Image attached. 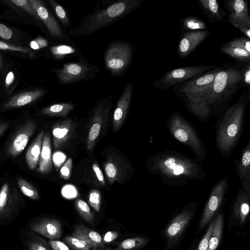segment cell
Masks as SVG:
<instances>
[{
	"label": "cell",
	"mask_w": 250,
	"mask_h": 250,
	"mask_svg": "<svg viewBox=\"0 0 250 250\" xmlns=\"http://www.w3.org/2000/svg\"><path fill=\"white\" fill-rule=\"evenodd\" d=\"M198 162L176 151L166 150L149 158L146 166L150 173L158 176L164 182L179 187L205 179L206 172Z\"/></svg>",
	"instance_id": "6da1fadb"
},
{
	"label": "cell",
	"mask_w": 250,
	"mask_h": 250,
	"mask_svg": "<svg viewBox=\"0 0 250 250\" xmlns=\"http://www.w3.org/2000/svg\"><path fill=\"white\" fill-rule=\"evenodd\" d=\"M249 91L227 107L218 118L215 144L223 156H229L239 143L243 131L246 106L250 101Z\"/></svg>",
	"instance_id": "7a4b0ae2"
},
{
	"label": "cell",
	"mask_w": 250,
	"mask_h": 250,
	"mask_svg": "<svg viewBox=\"0 0 250 250\" xmlns=\"http://www.w3.org/2000/svg\"><path fill=\"white\" fill-rule=\"evenodd\" d=\"M143 0H118L106 4H98L92 12L85 17L77 27L69 29L73 37L86 36L106 27L139 8Z\"/></svg>",
	"instance_id": "3957f363"
},
{
	"label": "cell",
	"mask_w": 250,
	"mask_h": 250,
	"mask_svg": "<svg viewBox=\"0 0 250 250\" xmlns=\"http://www.w3.org/2000/svg\"><path fill=\"white\" fill-rule=\"evenodd\" d=\"M243 85L242 71L233 67L221 68L204 98L210 108L212 116L224 111L236 91Z\"/></svg>",
	"instance_id": "277c9868"
},
{
	"label": "cell",
	"mask_w": 250,
	"mask_h": 250,
	"mask_svg": "<svg viewBox=\"0 0 250 250\" xmlns=\"http://www.w3.org/2000/svg\"><path fill=\"white\" fill-rule=\"evenodd\" d=\"M166 126L173 137L193 153L200 162L205 160V146L192 125L180 113L173 112L168 117Z\"/></svg>",
	"instance_id": "5b68a950"
},
{
	"label": "cell",
	"mask_w": 250,
	"mask_h": 250,
	"mask_svg": "<svg viewBox=\"0 0 250 250\" xmlns=\"http://www.w3.org/2000/svg\"><path fill=\"white\" fill-rule=\"evenodd\" d=\"M133 54L134 48L130 42L123 40L111 42L103 54L106 70L113 77L124 75L132 62Z\"/></svg>",
	"instance_id": "8992f818"
},
{
	"label": "cell",
	"mask_w": 250,
	"mask_h": 250,
	"mask_svg": "<svg viewBox=\"0 0 250 250\" xmlns=\"http://www.w3.org/2000/svg\"><path fill=\"white\" fill-rule=\"evenodd\" d=\"M50 71L55 74L60 84L66 85L92 79L99 73L100 69L83 56L76 61L66 62L61 68Z\"/></svg>",
	"instance_id": "52a82bcc"
},
{
	"label": "cell",
	"mask_w": 250,
	"mask_h": 250,
	"mask_svg": "<svg viewBox=\"0 0 250 250\" xmlns=\"http://www.w3.org/2000/svg\"><path fill=\"white\" fill-rule=\"evenodd\" d=\"M222 68H216L173 86L175 94L184 102L205 101L215 77Z\"/></svg>",
	"instance_id": "ba28073f"
},
{
	"label": "cell",
	"mask_w": 250,
	"mask_h": 250,
	"mask_svg": "<svg viewBox=\"0 0 250 250\" xmlns=\"http://www.w3.org/2000/svg\"><path fill=\"white\" fill-rule=\"evenodd\" d=\"M112 103V94H110L101 98L92 109L86 138V148L90 152L94 148L101 132L107 121Z\"/></svg>",
	"instance_id": "9c48e42d"
},
{
	"label": "cell",
	"mask_w": 250,
	"mask_h": 250,
	"mask_svg": "<svg viewBox=\"0 0 250 250\" xmlns=\"http://www.w3.org/2000/svg\"><path fill=\"white\" fill-rule=\"evenodd\" d=\"M217 67L200 65L183 66L167 71L152 84L156 89L164 90L210 71Z\"/></svg>",
	"instance_id": "30bf717a"
},
{
	"label": "cell",
	"mask_w": 250,
	"mask_h": 250,
	"mask_svg": "<svg viewBox=\"0 0 250 250\" xmlns=\"http://www.w3.org/2000/svg\"><path fill=\"white\" fill-rule=\"evenodd\" d=\"M29 1L36 12L41 23H43L49 35L57 43L73 42L42 0H29Z\"/></svg>",
	"instance_id": "8fae6325"
},
{
	"label": "cell",
	"mask_w": 250,
	"mask_h": 250,
	"mask_svg": "<svg viewBox=\"0 0 250 250\" xmlns=\"http://www.w3.org/2000/svg\"><path fill=\"white\" fill-rule=\"evenodd\" d=\"M228 176L222 178L213 187L205 206L199 228H204L212 218L220 207L225 195L229 189Z\"/></svg>",
	"instance_id": "7c38bea8"
},
{
	"label": "cell",
	"mask_w": 250,
	"mask_h": 250,
	"mask_svg": "<svg viewBox=\"0 0 250 250\" xmlns=\"http://www.w3.org/2000/svg\"><path fill=\"white\" fill-rule=\"evenodd\" d=\"M37 128L36 123L32 120L26 121L14 133L7 146L8 156L15 157L19 155L26 146L29 139Z\"/></svg>",
	"instance_id": "4fadbf2b"
},
{
	"label": "cell",
	"mask_w": 250,
	"mask_h": 250,
	"mask_svg": "<svg viewBox=\"0 0 250 250\" xmlns=\"http://www.w3.org/2000/svg\"><path fill=\"white\" fill-rule=\"evenodd\" d=\"M106 177L110 185L122 182L131 170L128 164L116 153L109 154L103 165Z\"/></svg>",
	"instance_id": "5bb4252c"
},
{
	"label": "cell",
	"mask_w": 250,
	"mask_h": 250,
	"mask_svg": "<svg viewBox=\"0 0 250 250\" xmlns=\"http://www.w3.org/2000/svg\"><path fill=\"white\" fill-rule=\"evenodd\" d=\"M77 122L72 118H66L55 124L52 128L54 149L64 148L75 135Z\"/></svg>",
	"instance_id": "9a60e30c"
},
{
	"label": "cell",
	"mask_w": 250,
	"mask_h": 250,
	"mask_svg": "<svg viewBox=\"0 0 250 250\" xmlns=\"http://www.w3.org/2000/svg\"><path fill=\"white\" fill-rule=\"evenodd\" d=\"M228 21L236 28L242 25L250 26L248 2L244 0H228L224 2Z\"/></svg>",
	"instance_id": "2e32d148"
},
{
	"label": "cell",
	"mask_w": 250,
	"mask_h": 250,
	"mask_svg": "<svg viewBox=\"0 0 250 250\" xmlns=\"http://www.w3.org/2000/svg\"><path fill=\"white\" fill-rule=\"evenodd\" d=\"M133 85L128 83L118 99L113 115L112 128L114 133L121 127L125 121L131 102Z\"/></svg>",
	"instance_id": "e0dca14e"
},
{
	"label": "cell",
	"mask_w": 250,
	"mask_h": 250,
	"mask_svg": "<svg viewBox=\"0 0 250 250\" xmlns=\"http://www.w3.org/2000/svg\"><path fill=\"white\" fill-rule=\"evenodd\" d=\"M208 30L185 32L182 35L178 45V54L180 58L188 56L209 35Z\"/></svg>",
	"instance_id": "ac0fdd59"
},
{
	"label": "cell",
	"mask_w": 250,
	"mask_h": 250,
	"mask_svg": "<svg viewBox=\"0 0 250 250\" xmlns=\"http://www.w3.org/2000/svg\"><path fill=\"white\" fill-rule=\"evenodd\" d=\"M20 196L15 188L4 183L0 190V220L10 217L17 209Z\"/></svg>",
	"instance_id": "d6986e66"
},
{
	"label": "cell",
	"mask_w": 250,
	"mask_h": 250,
	"mask_svg": "<svg viewBox=\"0 0 250 250\" xmlns=\"http://www.w3.org/2000/svg\"><path fill=\"white\" fill-rule=\"evenodd\" d=\"M234 163L242 189L250 194V140Z\"/></svg>",
	"instance_id": "ffe728a7"
},
{
	"label": "cell",
	"mask_w": 250,
	"mask_h": 250,
	"mask_svg": "<svg viewBox=\"0 0 250 250\" xmlns=\"http://www.w3.org/2000/svg\"><path fill=\"white\" fill-rule=\"evenodd\" d=\"M31 229L51 240H58L62 236V224L54 218H44L32 223Z\"/></svg>",
	"instance_id": "44dd1931"
},
{
	"label": "cell",
	"mask_w": 250,
	"mask_h": 250,
	"mask_svg": "<svg viewBox=\"0 0 250 250\" xmlns=\"http://www.w3.org/2000/svg\"><path fill=\"white\" fill-rule=\"evenodd\" d=\"M193 215V210L185 208L178 214L166 229L167 238L170 241L177 239L183 232Z\"/></svg>",
	"instance_id": "7402d4cb"
},
{
	"label": "cell",
	"mask_w": 250,
	"mask_h": 250,
	"mask_svg": "<svg viewBox=\"0 0 250 250\" xmlns=\"http://www.w3.org/2000/svg\"><path fill=\"white\" fill-rule=\"evenodd\" d=\"M71 235L86 241L92 246L93 250H102L105 248L101 235L83 225H76Z\"/></svg>",
	"instance_id": "603a6c76"
},
{
	"label": "cell",
	"mask_w": 250,
	"mask_h": 250,
	"mask_svg": "<svg viewBox=\"0 0 250 250\" xmlns=\"http://www.w3.org/2000/svg\"><path fill=\"white\" fill-rule=\"evenodd\" d=\"M49 52L52 58L58 61H64L76 57L79 58L83 56L73 42L57 43L49 47Z\"/></svg>",
	"instance_id": "cb8c5ba5"
},
{
	"label": "cell",
	"mask_w": 250,
	"mask_h": 250,
	"mask_svg": "<svg viewBox=\"0 0 250 250\" xmlns=\"http://www.w3.org/2000/svg\"><path fill=\"white\" fill-rule=\"evenodd\" d=\"M46 93L44 89H36L18 94L9 99L2 107L4 109L17 108L35 102Z\"/></svg>",
	"instance_id": "d4e9b609"
},
{
	"label": "cell",
	"mask_w": 250,
	"mask_h": 250,
	"mask_svg": "<svg viewBox=\"0 0 250 250\" xmlns=\"http://www.w3.org/2000/svg\"><path fill=\"white\" fill-rule=\"evenodd\" d=\"M250 194L239 188L232 205L233 216L240 224L246 221L250 212Z\"/></svg>",
	"instance_id": "484cf974"
},
{
	"label": "cell",
	"mask_w": 250,
	"mask_h": 250,
	"mask_svg": "<svg viewBox=\"0 0 250 250\" xmlns=\"http://www.w3.org/2000/svg\"><path fill=\"white\" fill-rule=\"evenodd\" d=\"M52 170V147L49 133L46 131L42 139L38 171L47 174Z\"/></svg>",
	"instance_id": "4316f807"
},
{
	"label": "cell",
	"mask_w": 250,
	"mask_h": 250,
	"mask_svg": "<svg viewBox=\"0 0 250 250\" xmlns=\"http://www.w3.org/2000/svg\"><path fill=\"white\" fill-rule=\"evenodd\" d=\"M199 7L209 22H218L224 21L225 12L216 0H198Z\"/></svg>",
	"instance_id": "83f0119b"
},
{
	"label": "cell",
	"mask_w": 250,
	"mask_h": 250,
	"mask_svg": "<svg viewBox=\"0 0 250 250\" xmlns=\"http://www.w3.org/2000/svg\"><path fill=\"white\" fill-rule=\"evenodd\" d=\"M44 133L43 130L39 132L26 152V163L31 170L35 169L39 162Z\"/></svg>",
	"instance_id": "f1b7e54d"
},
{
	"label": "cell",
	"mask_w": 250,
	"mask_h": 250,
	"mask_svg": "<svg viewBox=\"0 0 250 250\" xmlns=\"http://www.w3.org/2000/svg\"><path fill=\"white\" fill-rule=\"evenodd\" d=\"M75 107L72 102H63L55 104L42 108V114L51 117H65Z\"/></svg>",
	"instance_id": "f546056e"
},
{
	"label": "cell",
	"mask_w": 250,
	"mask_h": 250,
	"mask_svg": "<svg viewBox=\"0 0 250 250\" xmlns=\"http://www.w3.org/2000/svg\"><path fill=\"white\" fill-rule=\"evenodd\" d=\"M48 2L59 21L63 31L66 32L72 27L68 12L63 6L55 0H48Z\"/></svg>",
	"instance_id": "4dcf8cb0"
},
{
	"label": "cell",
	"mask_w": 250,
	"mask_h": 250,
	"mask_svg": "<svg viewBox=\"0 0 250 250\" xmlns=\"http://www.w3.org/2000/svg\"><path fill=\"white\" fill-rule=\"evenodd\" d=\"M223 228V216L219 213L214 220V225L210 237L208 250H216L221 239Z\"/></svg>",
	"instance_id": "1f68e13d"
},
{
	"label": "cell",
	"mask_w": 250,
	"mask_h": 250,
	"mask_svg": "<svg viewBox=\"0 0 250 250\" xmlns=\"http://www.w3.org/2000/svg\"><path fill=\"white\" fill-rule=\"evenodd\" d=\"M149 239L147 238L139 236L126 239L118 244L114 249L105 248L102 250H137L147 244Z\"/></svg>",
	"instance_id": "d6a6232c"
},
{
	"label": "cell",
	"mask_w": 250,
	"mask_h": 250,
	"mask_svg": "<svg viewBox=\"0 0 250 250\" xmlns=\"http://www.w3.org/2000/svg\"><path fill=\"white\" fill-rule=\"evenodd\" d=\"M182 32L204 30L208 29L206 23L202 19L193 16H188L181 20Z\"/></svg>",
	"instance_id": "836d02e7"
},
{
	"label": "cell",
	"mask_w": 250,
	"mask_h": 250,
	"mask_svg": "<svg viewBox=\"0 0 250 250\" xmlns=\"http://www.w3.org/2000/svg\"><path fill=\"white\" fill-rule=\"evenodd\" d=\"M221 52L242 62L250 63V53L236 47L231 46L229 43H225L220 49Z\"/></svg>",
	"instance_id": "e575fe53"
},
{
	"label": "cell",
	"mask_w": 250,
	"mask_h": 250,
	"mask_svg": "<svg viewBox=\"0 0 250 250\" xmlns=\"http://www.w3.org/2000/svg\"><path fill=\"white\" fill-rule=\"evenodd\" d=\"M75 207L79 215L84 221L94 225L95 215L87 203L82 199L78 198L75 201Z\"/></svg>",
	"instance_id": "d590c367"
},
{
	"label": "cell",
	"mask_w": 250,
	"mask_h": 250,
	"mask_svg": "<svg viewBox=\"0 0 250 250\" xmlns=\"http://www.w3.org/2000/svg\"><path fill=\"white\" fill-rule=\"evenodd\" d=\"M88 170V180L91 181L93 184L97 186L105 185L104 174L96 162L93 163Z\"/></svg>",
	"instance_id": "8d00e7d4"
},
{
	"label": "cell",
	"mask_w": 250,
	"mask_h": 250,
	"mask_svg": "<svg viewBox=\"0 0 250 250\" xmlns=\"http://www.w3.org/2000/svg\"><path fill=\"white\" fill-rule=\"evenodd\" d=\"M63 240L73 250H93L88 243L79 237L68 235Z\"/></svg>",
	"instance_id": "74e56055"
},
{
	"label": "cell",
	"mask_w": 250,
	"mask_h": 250,
	"mask_svg": "<svg viewBox=\"0 0 250 250\" xmlns=\"http://www.w3.org/2000/svg\"><path fill=\"white\" fill-rule=\"evenodd\" d=\"M17 183L21 191L26 196L33 200L39 198L37 190L27 181L19 178L17 179Z\"/></svg>",
	"instance_id": "f35d334b"
},
{
	"label": "cell",
	"mask_w": 250,
	"mask_h": 250,
	"mask_svg": "<svg viewBox=\"0 0 250 250\" xmlns=\"http://www.w3.org/2000/svg\"><path fill=\"white\" fill-rule=\"evenodd\" d=\"M101 202L102 196L101 192L96 189L91 190L88 195V203L97 212L100 211Z\"/></svg>",
	"instance_id": "ab89813d"
},
{
	"label": "cell",
	"mask_w": 250,
	"mask_h": 250,
	"mask_svg": "<svg viewBox=\"0 0 250 250\" xmlns=\"http://www.w3.org/2000/svg\"><path fill=\"white\" fill-rule=\"evenodd\" d=\"M12 4L25 11L30 15L33 16L41 24V21L38 15L30 3L29 0H12L8 1Z\"/></svg>",
	"instance_id": "60d3db41"
},
{
	"label": "cell",
	"mask_w": 250,
	"mask_h": 250,
	"mask_svg": "<svg viewBox=\"0 0 250 250\" xmlns=\"http://www.w3.org/2000/svg\"><path fill=\"white\" fill-rule=\"evenodd\" d=\"M229 44L232 47L243 49L250 53V41L246 37L236 38L231 40Z\"/></svg>",
	"instance_id": "b9f144b4"
},
{
	"label": "cell",
	"mask_w": 250,
	"mask_h": 250,
	"mask_svg": "<svg viewBox=\"0 0 250 250\" xmlns=\"http://www.w3.org/2000/svg\"><path fill=\"white\" fill-rule=\"evenodd\" d=\"M73 161L68 158L63 164L60 170V177L64 180H68L71 176L72 169Z\"/></svg>",
	"instance_id": "7bdbcfd3"
},
{
	"label": "cell",
	"mask_w": 250,
	"mask_h": 250,
	"mask_svg": "<svg viewBox=\"0 0 250 250\" xmlns=\"http://www.w3.org/2000/svg\"><path fill=\"white\" fill-rule=\"evenodd\" d=\"M213 225L214 221H212L210 223L205 235L200 242L196 250H208L209 240L213 230Z\"/></svg>",
	"instance_id": "ee69618b"
},
{
	"label": "cell",
	"mask_w": 250,
	"mask_h": 250,
	"mask_svg": "<svg viewBox=\"0 0 250 250\" xmlns=\"http://www.w3.org/2000/svg\"><path fill=\"white\" fill-rule=\"evenodd\" d=\"M0 50H9L22 53H29L30 52V49L28 47L13 45L1 41H0Z\"/></svg>",
	"instance_id": "f6af8a7d"
},
{
	"label": "cell",
	"mask_w": 250,
	"mask_h": 250,
	"mask_svg": "<svg viewBox=\"0 0 250 250\" xmlns=\"http://www.w3.org/2000/svg\"><path fill=\"white\" fill-rule=\"evenodd\" d=\"M49 42L48 40L41 36H38L32 41L29 44L30 47L34 50H39L48 47Z\"/></svg>",
	"instance_id": "bcb514c9"
},
{
	"label": "cell",
	"mask_w": 250,
	"mask_h": 250,
	"mask_svg": "<svg viewBox=\"0 0 250 250\" xmlns=\"http://www.w3.org/2000/svg\"><path fill=\"white\" fill-rule=\"evenodd\" d=\"M28 246L29 250H52L49 244L43 240L29 243Z\"/></svg>",
	"instance_id": "7dc6e473"
},
{
	"label": "cell",
	"mask_w": 250,
	"mask_h": 250,
	"mask_svg": "<svg viewBox=\"0 0 250 250\" xmlns=\"http://www.w3.org/2000/svg\"><path fill=\"white\" fill-rule=\"evenodd\" d=\"M49 244L52 250H70L66 244L57 240H51Z\"/></svg>",
	"instance_id": "c3c4849f"
},
{
	"label": "cell",
	"mask_w": 250,
	"mask_h": 250,
	"mask_svg": "<svg viewBox=\"0 0 250 250\" xmlns=\"http://www.w3.org/2000/svg\"><path fill=\"white\" fill-rule=\"evenodd\" d=\"M13 32L11 29L5 25L0 23V37L3 39L9 40L12 36Z\"/></svg>",
	"instance_id": "681fc988"
},
{
	"label": "cell",
	"mask_w": 250,
	"mask_h": 250,
	"mask_svg": "<svg viewBox=\"0 0 250 250\" xmlns=\"http://www.w3.org/2000/svg\"><path fill=\"white\" fill-rule=\"evenodd\" d=\"M242 72L244 85L249 86L250 84V63L244 67Z\"/></svg>",
	"instance_id": "f907efd6"
},
{
	"label": "cell",
	"mask_w": 250,
	"mask_h": 250,
	"mask_svg": "<svg viewBox=\"0 0 250 250\" xmlns=\"http://www.w3.org/2000/svg\"><path fill=\"white\" fill-rule=\"evenodd\" d=\"M118 236V233L116 232L109 231L107 232L104 236L103 242H109L113 241Z\"/></svg>",
	"instance_id": "816d5d0a"
},
{
	"label": "cell",
	"mask_w": 250,
	"mask_h": 250,
	"mask_svg": "<svg viewBox=\"0 0 250 250\" xmlns=\"http://www.w3.org/2000/svg\"><path fill=\"white\" fill-rule=\"evenodd\" d=\"M14 80V74L12 71H10L6 75L5 85L6 87L9 86Z\"/></svg>",
	"instance_id": "f5cc1de1"
},
{
	"label": "cell",
	"mask_w": 250,
	"mask_h": 250,
	"mask_svg": "<svg viewBox=\"0 0 250 250\" xmlns=\"http://www.w3.org/2000/svg\"><path fill=\"white\" fill-rule=\"evenodd\" d=\"M237 29L246 36V38L250 39V26L242 25L238 27Z\"/></svg>",
	"instance_id": "db71d44e"
},
{
	"label": "cell",
	"mask_w": 250,
	"mask_h": 250,
	"mask_svg": "<svg viewBox=\"0 0 250 250\" xmlns=\"http://www.w3.org/2000/svg\"><path fill=\"white\" fill-rule=\"evenodd\" d=\"M9 125V124L8 123H0V137L3 134Z\"/></svg>",
	"instance_id": "11a10c76"
},
{
	"label": "cell",
	"mask_w": 250,
	"mask_h": 250,
	"mask_svg": "<svg viewBox=\"0 0 250 250\" xmlns=\"http://www.w3.org/2000/svg\"></svg>",
	"instance_id": "9f6ffc18"
}]
</instances>
